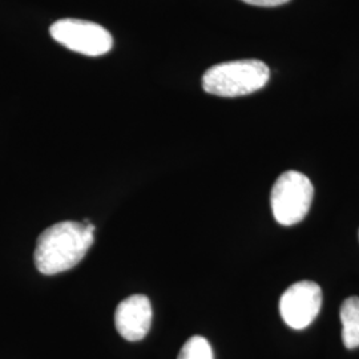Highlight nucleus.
Instances as JSON below:
<instances>
[{"label":"nucleus","mask_w":359,"mask_h":359,"mask_svg":"<svg viewBox=\"0 0 359 359\" xmlns=\"http://www.w3.org/2000/svg\"><path fill=\"white\" fill-rule=\"evenodd\" d=\"M95 225L90 221L57 222L39 236L35 265L41 274L53 276L75 268L93 244Z\"/></svg>","instance_id":"f257e3e1"},{"label":"nucleus","mask_w":359,"mask_h":359,"mask_svg":"<svg viewBox=\"0 0 359 359\" xmlns=\"http://www.w3.org/2000/svg\"><path fill=\"white\" fill-rule=\"evenodd\" d=\"M269 67L259 60H236L210 67L203 76V88L219 97H238L264 88Z\"/></svg>","instance_id":"f03ea898"},{"label":"nucleus","mask_w":359,"mask_h":359,"mask_svg":"<svg viewBox=\"0 0 359 359\" xmlns=\"http://www.w3.org/2000/svg\"><path fill=\"white\" fill-rule=\"evenodd\" d=\"M314 196L309 177L297 170H287L274 182L270 194L273 216L278 224L290 226L306 217Z\"/></svg>","instance_id":"7ed1b4c3"},{"label":"nucleus","mask_w":359,"mask_h":359,"mask_svg":"<svg viewBox=\"0 0 359 359\" xmlns=\"http://www.w3.org/2000/svg\"><path fill=\"white\" fill-rule=\"evenodd\" d=\"M50 34L65 48L86 56H102L114 47L112 35L100 25L87 20H57L50 28Z\"/></svg>","instance_id":"20e7f679"},{"label":"nucleus","mask_w":359,"mask_h":359,"mask_svg":"<svg viewBox=\"0 0 359 359\" xmlns=\"http://www.w3.org/2000/svg\"><path fill=\"white\" fill-rule=\"evenodd\" d=\"M321 306V287L311 281L292 285L280 299V313L283 322L294 330L308 327L318 316Z\"/></svg>","instance_id":"39448f33"},{"label":"nucleus","mask_w":359,"mask_h":359,"mask_svg":"<svg viewBox=\"0 0 359 359\" xmlns=\"http://www.w3.org/2000/svg\"><path fill=\"white\" fill-rule=\"evenodd\" d=\"M152 317L149 298L142 294L130 295L116 309V329L124 339L137 342L147 337L152 325Z\"/></svg>","instance_id":"423d86ee"},{"label":"nucleus","mask_w":359,"mask_h":359,"mask_svg":"<svg viewBox=\"0 0 359 359\" xmlns=\"http://www.w3.org/2000/svg\"><path fill=\"white\" fill-rule=\"evenodd\" d=\"M342 339L347 348L359 347V297H350L341 306Z\"/></svg>","instance_id":"0eeeda50"},{"label":"nucleus","mask_w":359,"mask_h":359,"mask_svg":"<svg viewBox=\"0 0 359 359\" xmlns=\"http://www.w3.org/2000/svg\"><path fill=\"white\" fill-rule=\"evenodd\" d=\"M177 359H213V351L204 337L194 335L184 344Z\"/></svg>","instance_id":"6e6552de"},{"label":"nucleus","mask_w":359,"mask_h":359,"mask_svg":"<svg viewBox=\"0 0 359 359\" xmlns=\"http://www.w3.org/2000/svg\"><path fill=\"white\" fill-rule=\"evenodd\" d=\"M241 1L252 6H258V7H277V6H283L290 0H241Z\"/></svg>","instance_id":"1a4fd4ad"}]
</instances>
